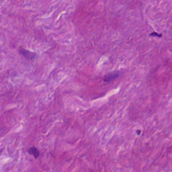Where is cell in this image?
Listing matches in <instances>:
<instances>
[{"label":"cell","instance_id":"cell-1","mask_svg":"<svg viewBox=\"0 0 172 172\" xmlns=\"http://www.w3.org/2000/svg\"><path fill=\"white\" fill-rule=\"evenodd\" d=\"M20 52L22 55H23L25 57V58H26L27 59H29V60H32L35 58V57H36V54H35L34 52L23 49V48L20 49Z\"/></svg>","mask_w":172,"mask_h":172},{"label":"cell","instance_id":"cell-2","mask_svg":"<svg viewBox=\"0 0 172 172\" xmlns=\"http://www.w3.org/2000/svg\"><path fill=\"white\" fill-rule=\"evenodd\" d=\"M119 76H120V73H119V72H114V73H109L105 76L104 81L106 82L112 81L113 80L116 79Z\"/></svg>","mask_w":172,"mask_h":172},{"label":"cell","instance_id":"cell-3","mask_svg":"<svg viewBox=\"0 0 172 172\" xmlns=\"http://www.w3.org/2000/svg\"><path fill=\"white\" fill-rule=\"evenodd\" d=\"M28 153L30 154H31V155H33L35 157H37L39 155V153L38 151V150L36 148H34V147L28 150Z\"/></svg>","mask_w":172,"mask_h":172}]
</instances>
